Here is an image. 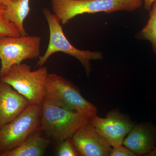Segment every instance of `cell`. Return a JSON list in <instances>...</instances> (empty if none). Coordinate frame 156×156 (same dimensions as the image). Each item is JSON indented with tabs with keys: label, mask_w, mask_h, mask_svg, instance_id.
Instances as JSON below:
<instances>
[{
	"label": "cell",
	"mask_w": 156,
	"mask_h": 156,
	"mask_svg": "<svg viewBox=\"0 0 156 156\" xmlns=\"http://www.w3.org/2000/svg\"><path fill=\"white\" fill-rule=\"evenodd\" d=\"M89 118L44 99L40 128L48 138L60 143L72 138L80 128L89 122Z\"/></svg>",
	"instance_id": "6da1fadb"
},
{
	"label": "cell",
	"mask_w": 156,
	"mask_h": 156,
	"mask_svg": "<svg viewBox=\"0 0 156 156\" xmlns=\"http://www.w3.org/2000/svg\"><path fill=\"white\" fill-rule=\"evenodd\" d=\"M52 11L65 25L84 14L119 11L133 12L142 5V0H50Z\"/></svg>",
	"instance_id": "7a4b0ae2"
},
{
	"label": "cell",
	"mask_w": 156,
	"mask_h": 156,
	"mask_svg": "<svg viewBox=\"0 0 156 156\" xmlns=\"http://www.w3.org/2000/svg\"><path fill=\"white\" fill-rule=\"evenodd\" d=\"M42 12L49 26L50 39L47 50L43 56L39 57L37 66L41 67L53 54L62 52L78 59L85 69L87 75L89 76L92 70L90 62L102 59V53L98 51L81 50L75 48L65 35L59 18L48 8H44Z\"/></svg>",
	"instance_id": "3957f363"
},
{
	"label": "cell",
	"mask_w": 156,
	"mask_h": 156,
	"mask_svg": "<svg viewBox=\"0 0 156 156\" xmlns=\"http://www.w3.org/2000/svg\"><path fill=\"white\" fill-rule=\"evenodd\" d=\"M44 99L62 108L91 117L97 115L96 107L86 100L70 81L55 73H48Z\"/></svg>",
	"instance_id": "277c9868"
},
{
	"label": "cell",
	"mask_w": 156,
	"mask_h": 156,
	"mask_svg": "<svg viewBox=\"0 0 156 156\" xmlns=\"http://www.w3.org/2000/svg\"><path fill=\"white\" fill-rule=\"evenodd\" d=\"M48 74L47 67L41 66L32 71L30 66L20 63L12 66L0 80L11 85L30 104L42 105Z\"/></svg>",
	"instance_id": "5b68a950"
},
{
	"label": "cell",
	"mask_w": 156,
	"mask_h": 156,
	"mask_svg": "<svg viewBox=\"0 0 156 156\" xmlns=\"http://www.w3.org/2000/svg\"><path fill=\"white\" fill-rule=\"evenodd\" d=\"M42 105L30 104L17 117L0 128V155L17 147L40 128Z\"/></svg>",
	"instance_id": "8992f818"
},
{
	"label": "cell",
	"mask_w": 156,
	"mask_h": 156,
	"mask_svg": "<svg viewBox=\"0 0 156 156\" xmlns=\"http://www.w3.org/2000/svg\"><path fill=\"white\" fill-rule=\"evenodd\" d=\"M41 38L36 36L0 37V78L13 66L24 60L39 58Z\"/></svg>",
	"instance_id": "52a82bcc"
},
{
	"label": "cell",
	"mask_w": 156,
	"mask_h": 156,
	"mask_svg": "<svg viewBox=\"0 0 156 156\" xmlns=\"http://www.w3.org/2000/svg\"><path fill=\"white\" fill-rule=\"evenodd\" d=\"M89 121L112 147L122 145L125 137L134 126L128 117L117 110L109 112L105 118L95 115L90 117Z\"/></svg>",
	"instance_id": "ba28073f"
},
{
	"label": "cell",
	"mask_w": 156,
	"mask_h": 156,
	"mask_svg": "<svg viewBox=\"0 0 156 156\" xmlns=\"http://www.w3.org/2000/svg\"><path fill=\"white\" fill-rule=\"evenodd\" d=\"M80 156H109L111 145L89 122L80 128L72 137Z\"/></svg>",
	"instance_id": "9c48e42d"
},
{
	"label": "cell",
	"mask_w": 156,
	"mask_h": 156,
	"mask_svg": "<svg viewBox=\"0 0 156 156\" xmlns=\"http://www.w3.org/2000/svg\"><path fill=\"white\" fill-rule=\"evenodd\" d=\"M30 104L26 98L0 80V128L18 116Z\"/></svg>",
	"instance_id": "30bf717a"
},
{
	"label": "cell",
	"mask_w": 156,
	"mask_h": 156,
	"mask_svg": "<svg viewBox=\"0 0 156 156\" xmlns=\"http://www.w3.org/2000/svg\"><path fill=\"white\" fill-rule=\"evenodd\" d=\"M156 143V129L149 123L134 126L123 142L136 156L150 154L155 149Z\"/></svg>",
	"instance_id": "8fae6325"
},
{
	"label": "cell",
	"mask_w": 156,
	"mask_h": 156,
	"mask_svg": "<svg viewBox=\"0 0 156 156\" xmlns=\"http://www.w3.org/2000/svg\"><path fill=\"white\" fill-rule=\"evenodd\" d=\"M50 143V138L44 137L37 131L17 147L1 154L0 156H43Z\"/></svg>",
	"instance_id": "7c38bea8"
},
{
	"label": "cell",
	"mask_w": 156,
	"mask_h": 156,
	"mask_svg": "<svg viewBox=\"0 0 156 156\" xmlns=\"http://www.w3.org/2000/svg\"><path fill=\"white\" fill-rule=\"evenodd\" d=\"M29 2L30 0H16L5 7V18L17 27L20 36L28 35L24 28L23 23L30 11Z\"/></svg>",
	"instance_id": "4fadbf2b"
},
{
	"label": "cell",
	"mask_w": 156,
	"mask_h": 156,
	"mask_svg": "<svg viewBox=\"0 0 156 156\" xmlns=\"http://www.w3.org/2000/svg\"><path fill=\"white\" fill-rule=\"evenodd\" d=\"M147 24L136 35V38L150 42L154 53L156 54V1L150 11Z\"/></svg>",
	"instance_id": "5bb4252c"
},
{
	"label": "cell",
	"mask_w": 156,
	"mask_h": 156,
	"mask_svg": "<svg viewBox=\"0 0 156 156\" xmlns=\"http://www.w3.org/2000/svg\"><path fill=\"white\" fill-rule=\"evenodd\" d=\"M5 8L0 7V37H19L20 32L17 26L9 22L4 16Z\"/></svg>",
	"instance_id": "9a60e30c"
},
{
	"label": "cell",
	"mask_w": 156,
	"mask_h": 156,
	"mask_svg": "<svg viewBox=\"0 0 156 156\" xmlns=\"http://www.w3.org/2000/svg\"><path fill=\"white\" fill-rule=\"evenodd\" d=\"M56 155L58 156H79L72 138H68L59 143Z\"/></svg>",
	"instance_id": "2e32d148"
},
{
	"label": "cell",
	"mask_w": 156,
	"mask_h": 156,
	"mask_svg": "<svg viewBox=\"0 0 156 156\" xmlns=\"http://www.w3.org/2000/svg\"><path fill=\"white\" fill-rule=\"evenodd\" d=\"M110 156H136L133 152L126 147L122 145L117 146L112 148Z\"/></svg>",
	"instance_id": "e0dca14e"
},
{
	"label": "cell",
	"mask_w": 156,
	"mask_h": 156,
	"mask_svg": "<svg viewBox=\"0 0 156 156\" xmlns=\"http://www.w3.org/2000/svg\"><path fill=\"white\" fill-rule=\"evenodd\" d=\"M156 0H144V8L147 11H150L152 6L154 2Z\"/></svg>",
	"instance_id": "ac0fdd59"
},
{
	"label": "cell",
	"mask_w": 156,
	"mask_h": 156,
	"mask_svg": "<svg viewBox=\"0 0 156 156\" xmlns=\"http://www.w3.org/2000/svg\"><path fill=\"white\" fill-rule=\"evenodd\" d=\"M15 1L16 0H0V7L5 8V6L9 3Z\"/></svg>",
	"instance_id": "d6986e66"
},
{
	"label": "cell",
	"mask_w": 156,
	"mask_h": 156,
	"mask_svg": "<svg viewBox=\"0 0 156 156\" xmlns=\"http://www.w3.org/2000/svg\"><path fill=\"white\" fill-rule=\"evenodd\" d=\"M0 62H1V58H0Z\"/></svg>",
	"instance_id": "ffe728a7"
}]
</instances>
